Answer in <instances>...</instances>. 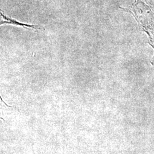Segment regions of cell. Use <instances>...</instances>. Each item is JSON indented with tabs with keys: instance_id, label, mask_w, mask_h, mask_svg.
<instances>
[{
	"instance_id": "obj_1",
	"label": "cell",
	"mask_w": 154,
	"mask_h": 154,
	"mask_svg": "<svg viewBox=\"0 0 154 154\" xmlns=\"http://www.w3.org/2000/svg\"><path fill=\"white\" fill-rule=\"evenodd\" d=\"M1 16L2 17L5 21H1V25L4 23H7V24H11V25H17V26H22L23 28H25L26 29L29 30V28H32L35 30H43V28L42 27H40L38 25H29V24H26V23H23L21 22H18L16 20H14L12 18H9L7 16H5L2 12H1Z\"/></svg>"
}]
</instances>
